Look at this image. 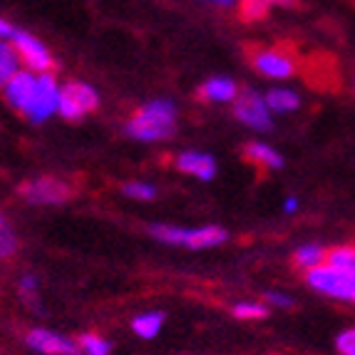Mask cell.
Listing matches in <instances>:
<instances>
[{"label":"cell","mask_w":355,"mask_h":355,"mask_svg":"<svg viewBox=\"0 0 355 355\" xmlns=\"http://www.w3.org/2000/svg\"><path fill=\"white\" fill-rule=\"evenodd\" d=\"M127 135L139 142L169 139L177 130V107L169 100H152L142 105L125 125Z\"/></svg>","instance_id":"cell-1"},{"label":"cell","mask_w":355,"mask_h":355,"mask_svg":"<svg viewBox=\"0 0 355 355\" xmlns=\"http://www.w3.org/2000/svg\"><path fill=\"white\" fill-rule=\"evenodd\" d=\"M149 234L159 243H166V246H184V249H191V251L214 249V246H221V243L229 241V231L214 224L196 226V229L172 226V224H152L149 226Z\"/></svg>","instance_id":"cell-2"},{"label":"cell","mask_w":355,"mask_h":355,"mask_svg":"<svg viewBox=\"0 0 355 355\" xmlns=\"http://www.w3.org/2000/svg\"><path fill=\"white\" fill-rule=\"evenodd\" d=\"M306 284L320 296L340 303H355V268H336L320 263L306 271Z\"/></svg>","instance_id":"cell-3"},{"label":"cell","mask_w":355,"mask_h":355,"mask_svg":"<svg viewBox=\"0 0 355 355\" xmlns=\"http://www.w3.org/2000/svg\"><path fill=\"white\" fill-rule=\"evenodd\" d=\"M100 107V95L97 89L87 83H65L60 87V97H58V110L60 114L70 122L75 119L87 117L89 112H95Z\"/></svg>","instance_id":"cell-4"},{"label":"cell","mask_w":355,"mask_h":355,"mask_svg":"<svg viewBox=\"0 0 355 355\" xmlns=\"http://www.w3.org/2000/svg\"><path fill=\"white\" fill-rule=\"evenodd\" d=\"M18 194L23 196L28 204H37V207H55V204H65L72 199V187L62 179L55 177H37L23 182L18 187Z\"/></svg>","instance_id":"cell-5"},{"label":"cell","mask_w":355,"mask_h":355,"mask_svg":"<svg viewBox=\"0 0 355 355\" xmlns=\"http://www.w3.org/2000/svg\"><path fill=\"white\" fill-rule=\"evenodd\" d=\"M234 114L241 125H246L254 132H268L273 127L266 100L254 89H239V97L234 100Z\"/></svg>","instance_id":"cell-6"},{"label":"cell","mask_w":355,"mask_h":355,"mask_svg":"<svg viewBox=\"0 0 355 355\" xmlns=\"http://www.w3.org/2000/svg\"><path fill=\"white\" fill-rule=\"evenodd\" d=\"M25 345L37 355H80L75 338L53 328H30L25 333Z\"/></svg>","instance_id":"cell-7"},{"label":"cell","mask_w":355,"mask_h":355,"mask_svg":"<svg viewBox=\"0 0 355 355\" xmlns=\"http://www.w3.org/2000/svg\"><path fill=\"white\" fill-rule=\"evenodd\" d=\"M10 40H12V48L18 50L20 62H25V65L30 67V72H35V75L53 72V67H55L53 53H50L35 35H30L25 30H15Z\"/></svg>","instance_id":"cell-8"},{"label":"cell","mask_w":355,"mask_h":355,"mask_svg":"<svg viewBox=\"0 0 355 355\" xmlns=\"http://www.w3.org/2000/svg\"><path fill=\"white\" fill-rule=\"evenodd\" d=\"M58 97H60V85H58V80H55L53 72H42V75H37L35 97H33V105H30L25 117L33 119V122H45V119L58 110Z\"/></svg>","instance_id":"cell-9"},{"label":"cell","mask_w":355,"mask_h":355,"mask_svg":"<svg viewBox=\"0 0 355 355\" xmlns=\"http://www.w3.org/2000/svg\"><path fill=\"white\" fill-rule=\"evenodd\" d=\"M35 80H37L35 72L20 70L18 75L12 77L10 83L3 87L8 105H10L12 110H18V112L28 114L30 105H33V97H35Z\"/></svg>","instance_id":"cell-10"},{"label":"cell","mask_w":355,"mask_h":355,"mask_svg":"<svg viewBox=\"0 0 355 355\" xmlns=\"http://www.w3.org/2000/svg\"><path fill=\"white\" fill-rule=\"evenodd\" d=\"M251 65L261 72V75L271 77V80H286L296 72V62L281 50H259L251 58Z\"/></svg>","instance_id":"cell-11"},{"label":"cell","mask_w":355,"mask_h":355,"mask_svg":"<svg viewBox=\"0 0 355 355\" xmlns=\"http://www.w3.org/2000/svg\"><path fill=\"white\" fill-rule=\"evenodd\" d=\"M174 164H177L179 172L202 179V182H211L214 174H216V162H214V157L207 152H194V149L182 152Z\"/></svg>","instance_id":"cell-12"},{"label":"cell","mask_w":355,"mask_h":355,"mask_svg":"<svg viewBox=\"0 0 355 355\" xmlns=\"http://www.w3.org/2000/svg\"><path fill=\"white\" fill-rule=\"evenodd\" d=\"M199 97L207 102H234L239 97V85L231 77H211L199 87Z\"/></svg>","instance_id":"cell-13"},{"label":"cell","mask_w":355,"mask_h":355,"mask_svg":"<svg viewBox=\"0 0 355 355\" xmlns=\"http://www.w3.org/2000/svg\"><path fill=\"white\" fill-rule=\"evenodd\" d=\"M243 157H246L251 164L261 166V169H281V166H284V157L263 142H249L243 147Z\"/></svg>","instance_id":"cell-14"},{"label":"cell","mask_w":355,"mask_h":355,"mask_svg":"<svg viewBox=\"0 0 355 355\" xmlns=\"http://www.w3.org/2000/svg\"><path fill=\"white\" fill-rule=\"evenodd\" d=\"M164 320L166 315L162 311H144V313L132 318V333L142 340H154L164 328Z\"/></svg>","instance_id":"cell-15"},{"label":"cell","mask_w":355,"mask_h":355,"mask_svg":"<svg viewBox=\"0 0 355 355\" xmlns=\"http://www.w3.org/2000/svg\"><path fill=\"white\" fill-rule=\"evenodd\" d=\"M263 100H266L271 114L273 112L286 114V112H293V110H298V107H301V97H298V92H293V89H286V87L268 89Z\"/></svg>","instance_id":"cell-16"},{"label":"cell","mask_w":355,"mask_h":355,"mask_svg":"<svg viewBox=\"0 0 355 355\" xmlns=\"http://www.w3.org/2000/svg\"><path fill=\"white\" fill-rule=\"evenodd\" d=\"M20 72V55L10 42L0 40V87H6Z\"/></svg>","instance_id":"cell-17"},{"label":"cell","mask_w":355,"mask_h":355,"mask_svg":"<svg viewBox=\"0 0 355 355\" xmlns=\"http://www.w3.org/2000/svg\"><path fill=\"white\" fill-rule=\"evenodd\" d=\"M293 263L303 271H311V268L326 263V249L318 246V243H306V246H298L293 251Z\"/></svg>","instance_id":"cell-18"},{"label":"cell","mask_w":355,"mask_h":355,"mask_svg":"<svg viewBox=\"0 0 355 355\" xmlns=\"http://www.w3.org/2000/svg\"><path fill=\"white\" fill-rule=\"evenodd\" d=\"M77 345L83 355H112V343L100 333H83L77 338Z\"/></svg>","instance_id":"cell-19"},{"label":"cell","mask_w":355,"mask_h":355,"mask_svg":"<svg viewBox=\"0 0 355 355\" xmlns=\"http://www.w3.org/2000/svg\"><path fill=\"white\" fill-rule=\"evenodd\" d=\"M15 251H18V234L12 229L10 219L0 211V261L15 256Z\"/></svg>","instance_id":"cell-20"},{"label":"cell","mask_w":355,"mask_h":355,"mask_svg":"<svg viewBox=\"0 0 355 355\" xmlns=\"http://www.w3.org/2000/svg\"><path fill=\"white\" fill-rule=\"evenodd\" d=\"M231 313L239 320H261L268 315V306L259 301H239L231 306Z\"/></svg>","instance_id":"cell-21"},{"label":"cell","mask_w":355,"mask_h":355,"mask_svg":"<svg viewBox=\"0 0 355 355\" xmlns=\"http://www.w3.org/2000/svg\"><path fill=\"white\" fill-rule=\"evenodd\" d=\"M326 263L336 268H355V246L345 243V246H336V249L326 251Z\"/></svg>","instance_id":"cell-22"},{"label":"cell","mask_w":355,"mask_h":355,"mask_svg":"<svg viewBox=\"0 0 355 355\" xmlns=\"http://www.w3.org/2000/svg\"><path fill=\"white\" fill-rule=\"evenodd\" d=\"M271 10L266 0H239V15L246 23H254V20H263Z\"/></svg>","instance_id":"cell-23"},{"label":"cell","mask_w":355,"mask_h":355,"mask_svg":"<svg viewBox=\"0 0 355 355\" xmlns=\"http://www.w3.org/2000/svg\"><path fill=\"white\" fill-rule=\"evenodd\" d=\"M122 194L130 196V199H137V202H152L157 196V189L147 182H127L122 184Z\"/></svg>","instance_id":"cell-24"},{"label":"cell","mask_w":355,"mask_h":355,"mask_svg":"<svg viewBox=\"0 0 355 355\" xmlns=\"http://www.w3.org/2000/svg\"><path fill=\"white\" fill-rule=\"evenodd\" d=\"M338 355H355V328H345L336 336Z\"/></svg>","instance_id":"cell-25"},{"label":"cell","mask_w":355,"mask_h":355,"mask_svg":"<svg viewBox=\"0 0 355 355\" xmlns=\"http://www.w3.org/2000/svg\"><path fill=\"white\" fill-rule=\"evenodd\" d=\"M18 288H20V296L23 298H33L37 293V288H40V284H37V279L33 276V273H25L23 279H20Z\"/></svg>","instance_id":"cell-26"},{"label":"cell","mask_w":355,"mask_h":355,"mask_svg":"<svg viewBox=\"0 0 355 355\" xmlns=\"http://www.w3.org/2000/svg\"><path fill=\"white\" fill-rule=\"evenodd\" d=\"M266 306H273V308H293V298L286 296V293H279V291H268V293H266Z\"/></svg>","instance_id":"cell-27"},{"label":"cell","mask_w":355,"mask_h":355,"mask_svg":"<svg viewBox=\"0 0 355 355\" xmlns=\"http://www.w3.org/2000/svg\"><path fill=\"white\" fill-rule=\"evenodd\" d=\"M284 209H286L288 214L296 211V209H298V199H296V196H288V199H286V204H284Z\"/></svg>","instance_id":"cell-28"},{"label":"cell","mask_w":355,"mask_h":355,"mask_svg":"<svg viewBox=\"0 0 355 355\" xmlns=\"http://www.w3.org/2000/svg\"><path fill=\"white\" fill-rule=\"evenodd\" d=\"M204 3H214V6H219V8H231V6H236V0H204Z\"/></svg>","instance_id":"cell-29"}]
</instances>
